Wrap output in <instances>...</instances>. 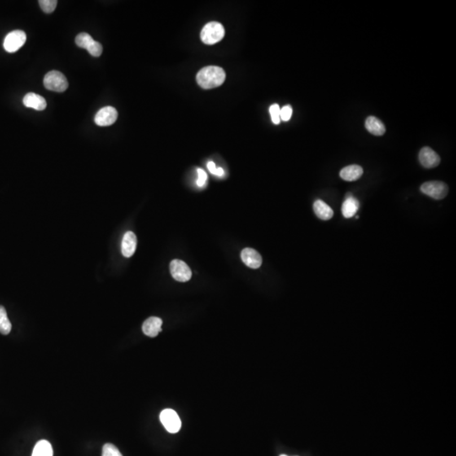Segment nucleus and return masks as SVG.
<instances>
[{
    "mask_svg": "<svg viewBox=\"0 0 456 456\" xmlns=\"http://www.w3.org/2000/svg\"><path fill=\"white\" fill-rule=\"evenodd\" d=\"M226 80V73L223 69L218 66H207L198 72L197 83L203 89L218 87Z\"/></svg>",
    "mask_w": 456,
    "mask_h": 456,
    "instance_id": "nucleus-1",
    "label": "nucleus"
},
{
    "mask_svg": "<svg viewBox=\"0 0 456 456\" xmlns=\"http://www.w3.org/2000/svg\"><path fill=\"white\" fill-rule=\"evenodd\" d=\"M225 36L223 26L219 22H210L200 32V38L204 44L213 45L221 41Z\"/></svg>",
    "mask_w": 456,
    "mask_h": 456,
    "instance_id": "nucleus-2",
    "label": "nucleus"
},
{
    "mask_svg": "<svg viewBox=\"0 0 456 456\" xmlns=\"http://www.w3.org/2000/svg\"><path fill=\"white\" fill-rule=\"evenodd\" d=\"M44 86L48 90L56 93H63L69 87V82L63 74L57 71H52L47 74L43 80Z\"/></svg>",
    "mask_w": 456,
    "mask_h": 456,
    "instance_id": "nucleus-3",
    "label": "nucleus"
},
{
    "mask_svg": "<svg viewBox=\"0 0 456 456\" xmlns=\"http://www.w3.org/2000/svg\"><path fill=\"white\" fill-rule=\"evenodd\" d=\"M421 191L432 199H442L447 196L449 188L444 183L440 181H430L424 183L421 186Z\"/></svg>",
    "mask_w": 456,
    "mask_h": 456,
    "instance_id": "nucleus-4",
    "label": "nucleus"
},
{
    "mask_svg": "<svg viewBox=\"0 0 456 456\" xmlns=\"http://www.w3.org/2000/svg\"><path fill=\"white\" fill-rule=\"evenodd\" d=\"M163 426L170 434H177L182 427V422L177 413L172 409H165L160 414Z\"/></svg>",
    "mask_w": 456,
    "mask_h": 456,
    "instance_id": "nucleus-5",
    "label": "nucleus"
},
{
    "mask_svg": "<svg viewBox=\"0 0 456 456\" xmlns=\"http://www.w3.org/2000/svg\"><path fill=\"white\" fill-rule=\"evenodd\" d=\"M27 41V35L23 31L15 30L10 32L4 41V48L8 53L17 52Z\"/></svg>",
    "mask_w": 456,
    "mask_h": 456,
    "instance_id": "nucleus-6",
    "label": "nucleus"
},
{
    "mask_svg": "<svg viewBox=\"0 0 456 456\" xmlns=\"http://www.w3.org/2000/svg\"><path fill=\"white\" fill-rule=\"evenodd\" d=\"M170 271L172 277L177 282H185L191 279V269L183 260H172L170 264Z\"/></svg>",
    "mask_w": 456,
    "mask_h": 456,
    "instance_id": "nucleus-7",
    "label": "nucleus"
},
{
    "mask_svg": "<svg viewBox=\"0 0 456 456\" xmlns=\"http://www.w3.org/2000/svg\"><path fill=\"white\" fill-rule=\"evenodd\" d=\"M118 112L114 107H105L99 110L95 116V123L98 126H110L116 122Z\"/></svg>",
    "mask_w": 456,
    "mask_h": 456,
    "instance_id": "nucleus-8",
    "label": "nucleus"
},
{
    "mask_svg": "<svg viewBox=\"0 0 456 456\" xmlns=\"http://www.w3.org/2000/svg\"><path fill=\"white\" fill-rule=\"evenodd\" d=\"M419 161L425 168H436L440 163V157L430 147H423L419 152Z\"/></svg>",
    "mask_w": 456,
    "mask_h": 456,
    "instance_id": "nucleus-9",
    "label": "nucleus"
},
{
    "mask_svg": "<svg viewBox=\"0 0 456 456\" xmlns=\"http://www.w3.org/2000/svg\"><path fill=\"white\" fill-rule=\"evenodd\" d=\"M241 259L251 269H258L262 265V257L256 250L246 247L241 252Z\"/></svg>",
    "mask_w": 456,
    "mask_h": 456,
    "instance_id": "nucleus-10",
    "label": "nucleus"
},
{
    "mask_svg": "<svg viewBox=\"0 0 456 456\" xmlns=\"http://www.w3.org/2000/svg\"><path fill=\"white\" fill-rule=\"evenodd\" d=\"M136 246H137V238L135 234L133 232H127L124 234L121 244L122 254L124 257H131L135 252Z\"/></svg>",
    "mask_w": 456,
    "mask_h": 456,
    "instance_id": "nucleus-11",
    "label": "nucleus"
},
{
    "mask_svg": "<svg viewBox=\"0 0 456 456\" xmlns=\"http://www.w3.org/2000/svg\"><path fill=\"white\" fill-rule=\"evenodd\" d=\"M162 325L163 321L160 318L151 317L144 322L142 330L149 337H155L162 331Z\"/></svg>",
    "mask_w": 456,
    "mask_h": 456,
    "instance_id": "nucleus-12",
    "label": "nucleus"
},
{
    "mask_svg": "<svg viewBox=\"0 0 456 456\" xmlns=\"http://www.w3.org/2000/svg\"><path fill=\"white\" fill-rule=\"evenodd\" d=\"M23 103L27 107H31L37 111H42L47 107L45 98L36 93H27L23 98Z\"/></svg>",
    "mask_w": 456,
    "mask_h": 456,
    "instance_id": "nucleus-13",
    "label": "nucleus"
},
{
    "mask_svg": "<svg viewBox=\"0 0 456 456\" xmlns=\"http://www.w3.org/2000/svg\"><path fill=\"white\" fill-rule=\"evenodd\" d=\"M359 210V201L352 194H348L342 204V214L346 218H352Z\"/></svg>",
    "mask_w": 456,
    "mask_h": 456,
    "instance_id": "nucleus-14",
    "label": "nucleus"
},
{
    "mask_svg": "<svg viewBox=\"0 0 456 456\" xmlns=\"http://www.w3.org/2000/svg\"><path fill=\"white\" fill-rule=\"evenodd\" d=\"M313 211L318 218L323 221H328L332 218L334 216V211L331 207H329L325 202L321 199H317L313 203Z\"/></svg>",
    "mask_w": 456,
    "mask_h": 456,
    "instance_id": "nucleus-15",
    "label": "nucleus"
},
{
    "mask_svg": "<svg viewBox=\"0 0 456 456\" xmlns=\"http://www.w3.org/2000/svg\"><path fill=\"white\" fill-rule=\"evenodd\" d=\"M365 127L368 131L374 135L381 136L385 133L384 124L379 119H377L376 117H369L365 122Z\"/></svg>",
    "mask_w": 456,
    "mask_h": 456,
    "instance_id": "nucleus-16",
    "label": "nucleus"
},
{
    "mask_svg": "<svg viewBox=\"0 0 456 456\" xmlns=\"http://www.w3.org/2000/svg\"><path fill=\"white\" fill-rule=\"evenodd\" d=\"M362 173H363V170L360 166L350 165L347 166L340 171V176L345 181L352 182V181L359 179Z\"/></svg>",
    "mask_w": 456,
    "mask_h": 456,
    "instance_id": "nucleus-17",
    "label": "nucleus"
},
{
    "mask_svg": "<svg viewBox=\"0 0 456 456\" xmlns=\"http://www.w3.org/2000/svg\"><path fill=\"white\" fill-rule=\"evenodd\" d=\"M53 448L49 441L41 440L35 445L32 456H53Z\"/></svg>",
    "mask_w": 456,
    "mask_h": 456,
    "instance_id": "nucleus-18",
    "label": "nucleus"
},
{
    "mask_svg": "<svg viewBox=\"0 0 456 456\" xmlns=\"http://www.w3.org/2000/svg\"><path fill=\"white\" fill-rule=\"evenodd\" d=\"M12 325L8 318L7 312L3 306H0V333L3 335H8L11 331Z\"/></svg>",
    "mask_w": 456,
    "mask_h": 456,
    "instance_id": "nucleus-19",
    "label": "nucleus"
},
{
    "mask_svg": "<svg viewBox=\"0 0 456 456\" xmlns=\"http://www.w3.org/2000/svg\"><path fill=\"white\" fill-rule=\"evenodd\" d=\"M95 41L90 35L85 32H82L78 35L76 38V43L80 49H85L87 50L88 48L90 47V44Z\"/></svg>",
    "mask_w": 456,
    "mask_h": 456,
    "instance_id": "nucleus-20",
    "label": "nucleus"
},
{
    "mask_svg": "<svg viewBox=\"0 0 456 456\" xmlns=\"http://www.w3.org/2000/svg\"><path fill=\"white\" fill-rule=\"evenodd\" d=\"M38 3L42 11L47 14L54 12L58 5L56 0H40Z\"/></svg>",
    "mask_w": 456,
    "mask_h": 456,
    "instance_id": "nucleus-21",
    "label": "nucleus"
},
{
    "mask_svg": "<svg viewBox=\"0 0 456 456\" xmlns=\"http://www.w3.org/2000/svg\"><path fill=\"white\" fill-rule=\"evenodd\" d=\"M102 456H123L119 449L112 444H106L102 448Z\"/></svg>",
    "mask_w": 456,
    "mask_h": 456,
    "instance_id": "nucleus-22",
    "label": "nucleus"
},
{
    "mask_svg": "<svg viewBox=\"0 0 456 456\" xmlns=\"http://www.w3.org/2000/svg\"><path fill=\"white\" fill-rule=\"evenodd\" d=\"M269 113L271 116V120L275 124H279L281 122V108L279 105L273 104L269 107Z\"/></svg>",
    "mask_w": 456,
    "mask_h": 456,
    "instance_id": "nucleus-23",
    "label": "nucleus"
},
{
    "mask_svg": "<svg viewBox=\"0 0 456 456\" xmlns=\"http://www.w3.org/2000/svg\"><path fill=\"white\" fill-rule=\"evenodd\" d=\"M87 51L93 57H100L102 54V44L98 41H94L88 48Z\"/></svg>",
    "mask_w": 456,
    "mask_h": 456,
    "instance_id": "nucleus-24",
    "label": "nucleus"
},
{
    "mask_svg": "<svg viewBox=\"0 0 456 456\" xmlns=\"http://www.w3.org/2000/svg\"><path fill=\"white\" fill-rule=\"evenodd\" d=\"M292 115V108L290 105H286L281 109V120L287 122Z\"/></svg>",
    "mask_w": 456,
    "mask_h": 456,
    "instance_id": "nucleus-25",
    "label": "nucleus"
},
{
    "mask_svg": "<svg viewBox=\"0 0 456 456\" xmlns=\"http://www.w3.org/2000/svg\"><path fill=\"white\" fill-rule=\"evenodd\" d=\"M197 172H198V179H197V185L199 186V187H204L206 184H207V172H204L203 169L201 168H199L198 170H197Z\"/></svg>",
    "mask_w": 456,
    "mask_h": 456,
    "instance_id": "nucleus-26",
    "label": "nucleus"
},
{
    "mask_svg": "<svg viewBox=\"0 0 456 456\" xmlns=\"http://www.w3.org/2000/svg\"><path fill=\"white\" fill-rule=\"evenodd\" d=\"M207 168H208L210 172H211L212 174L215 175L216 171V164H215L213 162H210V163H207Z\"/></svg>",
    "mask_w": 456,
    "mask_h": 456,
    "instance_id": "nucleus-27",
    "label": "nucleus"
},
{
    "mask_svg": "<svg viewBox=\"0 0 456 456\" xmlns=\"http://www.w3.org/2000/svg\"><path fill=\"white\" fill-rule=\"evenodd\" d=\"M215 175H216V176H217V177H222V176H223L224 175L223 168H216V173H215Z\"/></svg>",
    "mask_w": 456,
    "mask_h": 456,
    "instance_id": "nucleus-28",
    "label": "nucleus"
},
{
    "mask_svg": "<svg viewBox=\"0 0 456 456\" xmlns=\"http://www.w3.org/2000/svg\"><path fill=\"white\" fill-rule=\"evenodd\" d=\"M280 456H288V455H286V454H281V455H280Z\"/></svg>",
    "mask_w": 456,
    "mask_h": 456,
    "instance_id": "nucleus-29",
    "label": "nucleus"
}]
</instances>
